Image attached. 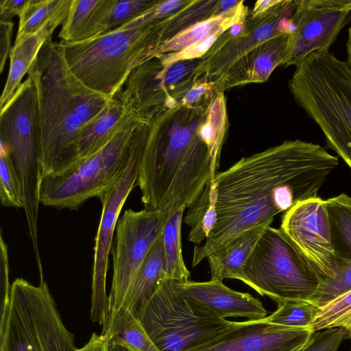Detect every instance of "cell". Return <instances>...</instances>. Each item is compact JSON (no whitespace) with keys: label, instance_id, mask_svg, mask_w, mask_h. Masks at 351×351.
<instances>
[{"label":"cell","instance_id":"obj_9","mask_svg":"<svg viewBox=\"0 0 351 351\" xmlns=\"http://www.w3.org/2000/svg\"><path fill=\"white\" fill-rule=\"evenodd\" d=\"M44 279L34 286L23 278L12 284L0 351H76Z\"/></svg>","mask_w":351,"mask_h":351},{"label":"cell","instance_id":"obj_44","mask_svg":"<svg viewBox=\"0 0 351 351\" xmlns=\"http://www.w3.org/2000/svg\"><path fill=\"white\" fill-rule=\"evenodd\" d=\"M236 3V1H221V7L223 10H226L232 8Z\"/></svg>","mask_w":351,"mask_h":351},{"label":"cell","instance_id":"obj_19","mask_svg":"<svg viewBox=\"0 0 351 351\" xmlns=\"http://www.w3.org/2000/svg\"><path fill=\"white\" fill-rule=\"evenodd\" d=\"M160 1L143 0H99L79 40L102 34L138 16Z\"/></svg>","mask_w":351,"mask_h":351},{"label":"cell","instance_id":"obj_22","mask_svg":"<svg viewBox=\"0 0 351 351\" xmlns=\"http://www.w3.org/2000/svg\"><path fill=\"white\" fill-rule=\"evenodd\" d=\"M216 201V186L211 180L195 202L188 208L184 218V222L190 227L188 235L189 241L201 244L208 237L217 219Z\"/></svg>","mask_w":351,"mask_h":351},{"label":"cell","instance_id":"obj_4","mask_svg":"<svg viewBox=\"0 0 351 351\" xmlns=\"http://www.w3.org/2000/svg\"><path fill=\"white\" fill-rule=\"evenodd\" d=\"M291 93L320 128L327 147L351 169V69L333 53L313 52L296 66Z\"/></svg>","mask_w":351,"mask_h":351},{"label":"cell","instance_id":"obj_27","mask_svg":"<svg viewBox=\"0 0 351 351\" xmlns=\"http://www.w3.org/2000/svg\"><path fill=\"white\" fill-rule=\"evenodd\" d=\"M0 200L2 206L24 208L21 181L8 148L1 142Z\"/></svg>","mask_w":351,"mask_h":351},{"label":"cell","instance_id":"obj_43","mask_svg":"<svg viewBox=\"0 0 351 351\" xmlns=\"http://www.w3.org/2000/svg\"><path fill=\"white\" fill-rule=\"evenodd\" d=\"M242 27H243V24L241 23H234V25H232L230 27V33L232 35V36H237L238 35L241 29H242Z\"/></svg>","mask_w":351,"mask_h":351},{"label":"cell","instance_id":"obj_1","mask_svg":"<svg viewBox=\"0 0 351 351\" xmlns=\"http://www.w3.org/2000/svg\"><path fill=\"white\" fill-rule=\"evenodd\" d=\"M338 163V158L320 145L296 139L242 158L217 172L213 180L217 221L204 244L194 247L192 266L243 232L318 197Z\"/></svg>","mask_w":351,"mask_h":351},{"label":"cell","instance_id":"obj_3","mask_svg":"<svg viewBox=\"0 0 351 351\" xmlns=\"http://www.w3.org/2000/svg\"><path fill=\"white\" fill-rule=\"evenodd\" d=\"M160 19L152 8L95 37L58 45L76 77L92 90L112 97L133 70L160 55L164 41Z\"/></svg>","mask_w":351,"mask_h":351},{"label":"cell","instance_id":"obj_5","mask_svg":"<svg viewBox=\"0 0 351 351\" xmlns=\"http://www.w3.org/2000/svg\"><path fill=\"white\" fill-rule=\"evenodd\" d=\"M144 122L132 121L96 152L58 173L43 175L40 204L57 209L77 210L90 198L100 199L125 171L137 130Z\"/></svg>","mask_w":351,"mask_h":351},{"label":"cell","instance_id":"obj_26","mask_svg":"<svg viewBox=\"0 0 351 351\" xmlns=\"http://www.w3.org/2000/svg\"><path fill=\"white\" fill-rule=\"evenodd\" d=\"M66 0H28L19 16L14 43L32 35L47 24L64 4Z\"/></svg>","mask_w":351,"mask_h":351},{"label":"cell","instance_id":"obj_28","mask_svg":"<svg viewBox=\"0 0 351 351\" xmlns=\"http://www.w3.org/2000/svg\"><path fill=\"white\" fill-rule=\"evenodd\" d=\"M342 328L351 339V291L320 308L313 330Z\"/></svg>","mask_w":351,"mask_h":351},{"label":"cell","instance_id":"obj_25","mask_svg":"<svg viewBox=\"0 0 351 351\" xmlns=\"http://www.w3.org/2000/svg\"><path fill=\"white\" fill-rule=\"evenodd\" d=\"M278 308L264 319L290 328H313L320 308L310 300H289L276 303Z\"/></svg>","mask_w":351,"mask_h":351},{"label":"cell","instance_id":"obj_8","mask_svg":"<svg viewBox=\"0 0 351 351\" xmlns=\"http://www.w3.org/2000/svg\"><path fill=\"white\" fill-rule=\"evenodd\" d=\"M175 282L162 279L136 315L160 351L191 350L237 324L177 295Z\"/></svg>","mask_w":351,"mask_h":351},{"label":"cell","instance_id":"obj_16","mask_svg":"<svg viewBox=\"0 0 351 351\" xmlns=\"http://www.w3.org/2000/svg\"><path fill=\"white\" fill-rule=\"evenodd\" d=\"M71 1L66 0L55 16L37 32L14 43L9 56V72L0 99V109L12 98L42 47L51 38L56 28L64 21Z\"/></svg>","mask_w":351,"mask_h":351},{"label":"cell","instance_id":"obj_14","mask_svg":"<svg viewBox=\"0 0 351 351\" xmlns=\"http://www.w3.org/2000/svg\"><path fill=\"white\" fill-rule=\"evenodd\" d=\"M315 331L258 320L237 322L212 340L189 351H300Z\"/></svg>","mask_w":351,"mask_h":351},{"label":"cell","instance_id":"obj_38","mask_svg":"<svg viewBox=\"0 0 351 351\" xmlns=\"http://www.w3.org/2000/svg\"><path fill=\"white\" fill-rule=\"evenodd\" d=\"M182 1L178 0H171L165 2H160L156 6V12L161 16L172 13L181 6Z\"/></svg>","mask_w":351,"mask_h":351},{"label":"cell","instance_id":"obj_23","mask_svg":"<svg viewBox=\"0 0 351 351\" xmlns=\"http://www.w3.org/2000/svg\"><path fill=\"white\" fill-rule=\"evenodd\" d=\"M185 208L179 209L168 220L162 234L166 277L177 282L190 280V271L182 256L181 228Z\"/></svg>","mask_w":351,"mask_h":351},{"label":"cell","instance_id":"obj_7","mask_svg":"<svg viewBox=\"0 0 351 351\" xmlns=\"http://www.w3.org/2000/svg\"><path fill=\"white\" fill-rule=\"evenodd\" d=\"M232 279L278 303L312 301L323 278L280 228L269 226Z\"/></svg>","mask_w":351,"mask_h":351},{"label":"cell","instance_id":"obj_34","mask_svg":"<svg viewBox=\"0 0 351 351\" xmlns=\"http://www.w3.org/2000/svg\"><path fill=\"white\" fill-rule=\"evenodd\" d=\"M14 27L12 21L0 20V71L3 73L8 57L12 48V34Z\"/></svg>","mask_w":351,"mask_h":351},{"label":"cell","instance_id":"obj_39","mask_svg":"<svg viewBox=\"0 0 351 351\" xmlns=\"http://www.w3.org/2000/svg\"><path fill=\"white\" fill-rule=\"evenodd\" d=\"M207 86L206 84H201L192 88L185 95L184 101L186 104H191L197 101L199 97L203 95L206 90Z\"/></svg>","mask_w":351,"mask_h":351},{"label":"cell","instance_id":"obj_13","mask_svg":"<svg viewBox=\"0 0 351 351\" xmlns=\"http://www.w3.org/2000/svg\"><path fill=\"white\" fill-rule=\"evenodd\" d=\"M280 228L323 279L336 274L338 256L326 200L317 197L297 203L284 213Z\"/></svg>","mask_w":351,"mask_h":351},{"label":"cell","instance_id":"obj_21","mask_svg":"<svg viewBox=\"0 0 351 351\" xmlns=\"http://www.w3.org/2000/svg\"><path fill=\"white\" fill-rule=\"evenodd\" d=\"M102 334L107 339L125 344L134 351H160L138 319L124 307L105 322Z\"/></svg>","mask_w":351,"mask_h":351},{"label":"cell","instance_id":"obj_30","mask_svg":"<svg viewBox=\"0 0 351 351\" xmlns=\"http://www.w3.org/2000/svg\"><path fill=\"white\" fill-rule=\"evenodd\" d=\"M350 291L351 260L338 258L336 274L322 280L312 302L322 308Z\"/></svg>","mask_w":351,"mask_h":351},{"label":"cell","instance_id":"obj_17","mask_svg":"<svg viewBox=\"0 0 351 351\" xmlns=\"http://www.w3.org/2000/svg\"><path fill=\"white\" fill-rule=\"evenodd\" d=\"M136 119L141 120L125 105L121 86L104 110L83 129L75 162L96 152L123 127Z\"/></svg>","mask_w":351,"mask_h":351},{"label":"cell","instance_id":"obj_41","mask_svg":"<svg viewBox=\"0 0 351 351\" xmlns=\"http://www.w3.org/2000/svg\"><path fill=\"white\" fill-rule=\"evenodd\" d=\"M279 1H258L256 2L254 12L255 14L264 12L277 4Z\"/></svg>","mask_w":351,"mask_h":351},{"label":"cell","instance_id":"obj_2","mask_svg":"<svg viewBox=\"0 0 351 351\" xmlns=\"http://www.w3.org/2000/svg\"><path fill=\"white\" fill-rule=\"evenodd\" d=\"M28 76L37 93L43 176L74 163L84 127L105 108L110 97L84 84L71 70L58 45L49 39Z\"/></svg>","mask_w":351,"mask_h":351},{"label":"cell","instance_id":"obj_15","mask_svg":"<svg viewBox=\"0 0 351 351\" xmlns=\"http://www.w3.org/2000/svg\"><path fill=\"white\" fill-rule=\"evenodd\" d=\"M175 293L207 308L219 317H243L258 320L267 316L261 302L248 293L226 286L221 280L175 282Z\"/></svg>","mask_w":351,"mask_h":351},{"label":"cell","instance_id":"obj_24","mask_svg":"<svg viewBox=\"0 0 351 351\" xmlns=\"http://www.w3.org/2000/svg\"><path fill=\"white\" fill-rule=\"evenodd\" d=\"M326 202L338 258L351 260V197L341 193Z\"/></svg>","mask_w":351,"mask_h":351},{"label":"cell","instance_id":"obj_6","mask_svg":"<svg viewBox=\"0 0 351 351\" xmlns=\"http://www.w3.org/2000/svg\"><path fill=\"white\" fill-rule=\"evenodd\" d=\"M1 142L8 148L19 175L24 210L35 253L39 252L38 218L43 177L37 93L28 76L0 109Z\"/></svg>","mask_w":351,"mask_h":351},{"label":"cell","instance_id":"obj_31","mask_svg":"<svg viewBox=\"0 0 351 351\" xmlns=\"http://www.w3.org/2000/svg\"><path fill=\"white\" fill-rule=\"evenodd\" d=\"M223 19V16H219L196 23L182 33L178 34L171 40L164 43L160 52L185 49L197 43L221 28L218 27L220 26Z\"/></svg>","mask_w":351,"mask_h":351},{"label":"cell","instance_id":"obj_35","mask_svg":"<svg viewBox=\"0 0 351 351\" xmlns=\"http://www.w3.org/2000/svg\"><path fill=\"white\" fill-rule=\"evenodd\" d=\"M28 0H1L0 20L12 21L15 16L22 13Z\"/></svg>","mask_w":351,"mask_h":351},{"label":"cell","instance_id":"obj_20","mask_svg":"<svg viewBox=\"0 0 351 351\" xmlns=\"http://www.w3.org/2000/svg\"><path fill=\"white\" fill-rule=\"evenodd\" d=\"M164 278L167 277L161 235L154 243L138 269L122 307L125 308L136 317L142 306Z\"/></svg>","mask_w":351,"mask_h":351},{"label":"cell","instance_id":"obj_29","mask_svg":"<svg viewBox=\"0 0 351 351\" xmlns=\"http://www.w3.org/2000/svg\"><path fill=\"white\" fill-rule=\"evenodd\" d=\"M99 0H71L67 16L58 34L61 42L79 40Z\"/></svg>","mask_w":351,"mask_h":351},{"label":"cell","instance_id":"obj_36","mask_svg":"<svg viewBox=\"0 0 351 351\" xmlns=\"http://www.w3.org/2000/svg\"><path fill=\"white\" fill-rule=\"evenodd\" d=\"M108 339L105 335L93 333L88 342L76 351H107Z\"/></svg>","mask_w":351,"mask_h":351},{"label":"cell","instance_id":"obj_11","mask_svg":"<svg viewBox=\"0 0 351 351\" xmlns=\"http://www.w3.org/2000/svg\"><path fill=\"white\" fill-rule=\"evenodd\" d=\"M149 134V126L141 125L134 140L126 169L117 183L99 199L102 211L95 237L92 274L90 319L104 324L108 298L106 291L108 257L121 210L127 197L137 186L140 166Z\"/></svg>","mask_w":351,"mask_h":351},{"label":"cell","instance_id":"obj_10","mask_svg":"<svg viewBox=\"0 0 351 351\" xmlns=\"http://www.w3.org/2000/svg\"><path fill=\"white\" fill-rule=\"evenodd\" d=\"M170 217L165 213L145 208H128L120 216L111 248L113 275L105 322L122 307L138 269Z\"/></svg>","mask_w":351,"mask_h":351},{"label":"cell","instance_id":"obj_18","mask_svg":"<svg viewBox=\"0 0 351 351\" xmlns=\"http://www.w3.org/2000/svg\"><path fill=\"white\" fill-rule=\"evenodd\" d=\"M274 219L252 227L236 237L220 250L210 254L208 260L212 280L232 278L243 265L256 243Z\"/></svg>","mask_w":351,"mask_h":351},{"label":"cell","instance_id":"obj_40","mask_svg":"<svg viewBox=\"0 0 351 351\" xmlns=\"http://www.w3.org/2000/svg\"><path fill=\"white\" fill-rule=\"evenodd\" d=\"M108 339L107 351H134L125 344L112 339Z\"/></svg>","mask_w":351,"mask_h":351},{"label":"cell","instance_id":"obj_12","mask_svg":"<svg viewBox=\"0 0 351 351\" xmlns=\"http://www.w3.org/2000/svg\"><path fill=\"white\" fill-rule=\"evenodd\" d=\"M350 19L351 0L296 1L285 65L297 66L313 52L329 51Z\"/></svg>","mask_w":351,"mask_h":351},{"label":"cell","instance_id":"obj_32","mask_svg":"<svg viewBox=\"0 0 351 351\" xmlns=\"http://www.w3.org/2000/svg\"><path fill=\"white\" fill-rule=\"evenodd\" d=\"M342 328H330L313 332L300 351H337L341 343L348 339Z\"/></svg>","mask_w":351,"mask_h":351},{"label":"cell","instance_id":"obj_42","mask_svg":"<svg viewBox=\"0 0 351 351\" xmlns=\"http://www.w3.org/2000/svg\"><path fill=\"white\" fill-rule=\"evenodd\" d=\"M346 51H347V64L351 69V25L348 29V40L346 43Z\"/></svg>","mask_w":351,"mask_h":351},{"label":"cell","instance_id":"obj_37","mask_svg":"<svg viewBox=\"0 0 351 351\" xmlns=\"http://www.w3.org/2000/svg\"><path fill=\"white\" fill-rule=\"evenodd\" d=\"M186 62H180L174 65L166 75V84L170 85L177 82L186 71Z\"/></svg>","mask_w":351,"mask_h":351},{"label":"cell","instance_id":"obj_33","mask_svg":"<svg viewBox=\"0 0 351 351\" xmlns=\"http://www.w3.org/2000/svg\"><path fill=\"white\" fill-rule=\"evenodd\" d=\"M9 262L8 245L3 239L2 231L0 236V296L1 321L0 327L5 322L10 304L12 285L9 281Z\"/></svg>","mask_w":351,"mask_h":351}]
</instances>
